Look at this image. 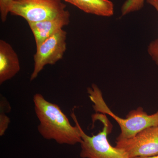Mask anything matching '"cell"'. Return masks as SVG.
Listing matches in <instances>:
<instances>
[{
  "label": "cell",
  "instance_id": "6da1fadb",
  "mask_svg": "<svg viewBox=\"0 0 158 158\" xmlns=\"http://www.w3.org/2000/svg\"><path fill=\"white\" fill-rule=\"evenodd\" d=\"M34 110L39 124L37 129L40 135L48 140L58 144L74 145L82 141L78 122L73 111L71 117L75 123L73 126L59 106L48 101L40 94L33 98Z\"/></svg>",
  "mask_w": 158,
  "mask_h": 158
},
{
  "label": "cell",
  "instance_id": "7a4b0ae2",
  "mask_svg": "<svg viewBox=\"0 0 158 158\" xmlns=\"http://www.w3.org/2000/svg\"><path fill=\"white\" fill-rule=\"evenodd\" d=\"M88 93L94 103L93 107L95 112L108 114L119 125L121 133L116 141L132 138L146 128L158 127V110L154 114L148 115L143 108L139 107L130 111L126 118H123L116 116L110 110L97 85L92 84L90 88H88Z\"/></svg>",
  "mask_w": 158,
  "mask_h": 158
},
{
  "label": "cell",
  "instance_id": "3957f363",
  "mask_svg": "<svg viewBox=\"0 0 158 158\" xmlns=\"http://www.w3.org/2000/svg\"><path fill=\"white\" fill-rule=\"evenodd\" d=\"M93 119H98L103 127L96 135L88 136L79 125L82 141L80 156L82 158H130L123 150L110 144L108 135L112 131V126L105 115L96 114Z\"/></svg>",
  "mask_w": 158,
  "mask_h": 158
},
{
  "label": "cell",
  "instance_id": "277c9868",
  "mask_svg": "<svg viewBox=\"0 0 158 158\" xmlns=\"http://www.w3.org/2000/svg\"><path fill=\"white\" fill-rule=\"evenodd\" d=\"M66 7L62 0H13L10 13L28 23L38 22L56 17Z\"/></svg>",
  "mask_w": 158,
  "mask_h": 158
},
{
  "label": "cell",
  "instance_id": "5b68a950",
  "mask_svg": "<svg viewBox=\"0 0 158 158\" xmlns=\"http://www.w3.org/2000/svg\"><path fill=\"white\" fill-rule=\"evenodd\" d=\"M66 38L67 32L61 29L37 47L30 81L35 80L46 65H54L63 58L67 47Z\"/></svg>",
  "mask_w": 158,
  "mask_h": 158
},
{
  "label": "cell",
  "instance_id": "8992f818",
  "mask_svg": "<svg viewBox=\"0 0 158 158\" xmlns=\"http://www.w3.org/2000/svg\"><path fill=\"white\" fill-rule=\"evenodd\" d=\"M116 147L124 150L130 158L158 155V127H151L132 138L116 141Z\"/></svg>",
  "mask_w": 158,
  "mask_h": 158
},
{
  "label": "cell",
  "instance_id": "52a82bcc",
  "mask_svg": "<svg viewBox=\"0 0 158 158\" xmlns=\"http://www.w3.org/2000/svg\"><path fill=\"white\" fill-rule=\"evenodd\" d=\"M70 22V13L68 10L51 19L35 23H28L34 35L36 47Z\"/></svg>",
  "mask_w": 158,
  "mask_h": 158
},
{
  "label": "cell",
  "instance_id": "ba28073f",
  "mask_svg": "<svg viewBox=\"0 0 158 158\" xmlns=\"http://www.w3.org/2000/svg\"><path fill=\"white\" fill-rule=\"evenodd\" d=\"M20 70L18 56L12 46L0 40V84L12 78Z\"/></svg>",
  "mask_w": 158,
  "mask_h": 158
},
{
  "label": "cell",
  "instance_id": "9c48e42d",
  "mask_svg": "<svg viewBox=\"0 0 158 158\" xmlns=\"http://www.w3.org/2000/svg\"><path fill=\"white\" fill-rule=\"evenodd\" d=\"M89 14L109 17L114 13V5L110 0H62Z\"/></svg>",
  "mask_w": 158,
  "mask_h": 158
},
{
  "label": "cell",
  "instance_id": "30bf717a",
  "mask_svg": "<svg viewBox=\"0 0 158 158\" xmlns=\"http://www.w3.org/2000/svg\"><path fill=\"white\" fill-rule=\"evenodd\" d=\"M144 0H127L125 2L121 8L123 15L138 11L144 6Z\"/></svg>",
  "mask_w": 158,
  "mask_h": 158
},
{
  "label": "cell",
  "instance_id": "8fae6325",
  "mask_svg": "<svg viewBox=\"0 0 158 158\" xmlns=\"http://www.w3.org/2000/svg\"><path fill=\"white\" fill-rule=\"evenodd\" d=\"M147 2L150 5L153 6L158 12V0H147ZM148 51L153 60L158 65V39L150 44Z\"/></svg>",
  "mask_w": 158,
  "mask_h": 158
},
{
  "label": "cell",
  "instance_id": "7c38bea8",
  "mask_svg": "<svg viewBox=\"0 0 158 158\" xmlns=\"http://www.w3.org/2000/svg\"><path fill=\"white\" fill-rule=\"evenodd\" d=\"M13 3V0H0V15L2 22H6Z\"/></svg>",
  "mask_w": 158,
  "mask_h": 158
},
{
  "label": "cell",
  "instance_id": "4fadbf2b",
  "mask_svg": "<svg viewBox=\"0 0 158 158\" xmlns=\"http://www.w3.org/2000/svg\"><path fill=\"white\" fill-rule=\"evenodd\" d=\"M10 119L5 114V111L3 108L1 106V115H0V135L3 136L8 128Z\"/></svg>",
  "mask_w": 158,
  "mask_h": 158
},
{
  "label": "cell",
  "instance_id": "5bb4252c",
  "mask_svg": "<svg viewBox=\"0 0 158 158\" xmlns=\"http://www.w3.org/2000/svg\"><path fill=\"white\" fill-rule=\"evenodd\" d=\"M158 158V155L150 157L148 158Z\"/></svg>",
  "mask_w": 158,
  "mask_h": 158
}]
</instances>
